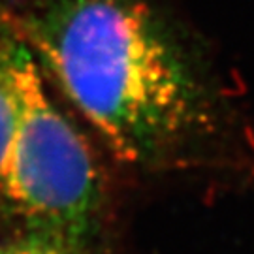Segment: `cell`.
<instances>
[{
  "instance_id": "3",
  "label": "cell",
  "mask_w": 254,
  "mask_h": 254,
  "mask_svg": "<svg viewBox=\"0 0 254 254\" xmlns=\"http://www.w3.org/2000/svg\"><path fill=\"white\" fill-rule=\"evenodd\" d=\"M28 44L8 17H0V198L19 117V66Z\"/></svg>"
},
{
  "instance_id": "1",
  "label": "cell",
  "mask_w": 254,
  "mask_h": 254,
  "mask_svg": "<svg viewBox=\"0 0 254 254\" xmlns=\"http://www.w3.org/2000/svg\"><path fill=\"white\" fill-rule=\"evenodd\" d=\"M9 21L121 160L158 162L203 127L200 83L141 0H30Z\"/></svg>"
},
{
  "instance_id": "2",
  "label": "cell",
  "mask_w": 254,
  "mask_h": 254,
  "mask_svg": "<svg viewBox=\"0 0 254 254\" xmlns=\"http://www.w3.org/2000/svg\"><path fill=\"white\" fill-rule=\"evenodd\" d=\"M2 200L28 230L79 241H89L102 205L91 149L53 104L30 46L19 66V117Z\"/></svg>"
},
{
  "instance_id": "4",
  "label": "cell",
  "mask_w": 254,
  "mask_h": 254,
  "mask_svg": "<svg viewBox=\"0 0 254 254\" xmlns=\"http://www.w3.org/2000/svg\"><path fill=\"white\" fill-rule=\"evenodd\" d=\"M0 254H91V251L89 241L28 230L23 237L0 245Z\"/></svg>"
}]
</instances>
